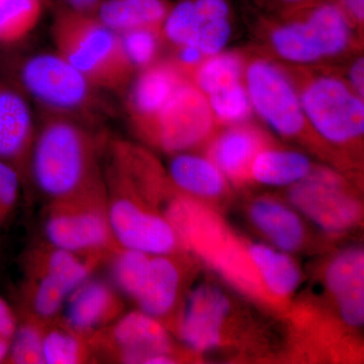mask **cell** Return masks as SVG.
I'll list each match as a JSON object with an SVG mask.
<instances>
[{
	"mask_svg": "<svg viewBox=\"0 0 364 364\" xmlns=\"http://www.w3.org/2000/svg\"><path fill=\"white\" fill-rule=\"evenodd\" d=\"M97 148L87 124L48 112L33 141L28 168L43 193L66 200L97 186Z\"/></svg>",
	"mask_w": 364,
	"mask_h": 364,
	"instance_id": "6da1fadb",
	"label": "cell"
},
{
	"mask_svg": "<svg viewBox=\"0 0 364 364\" xmlns=\"http://www.w3.org/2000/svg\"><path fill=\"white\" fill-rule=\"evenodd\" d=\"M51 38L57 54L100 90L124 91L135 67L124 51L121 35L97 16L56 7Z\"/></svg>",
	"mask_w": 364,
	"mask_h": 364,
	"instance_id": "7a4b0ae2",
	"label": "cell"
},
{
	"mask_svg": "<svg viewBox=\"0 0 364 364\" xmlns=\"http://www.w3.org/2000/svg\"><path fill=\"white\" fill-rule=\"evenodd\" d=\"M18 80L23 90L49 114L91 124L105 112L100 90L57 53H42L23 60Z\"/></svg>",
	"mask_w": 364,
	"mask_h": 364,
	"instance_id": "3957f363",
	"label": "cell"
},
{
	"mask_svg": "<svg viewBox=\"0 0 364 364\" xmlns=\"http://www.w3.org/2000/svg\"><path fill=\"white\" fill-rule=\"evenodd\" d=\"M306 122L321 138L347 145L363 138L364 102L348 83L332 75L318 76L299 93Z\"/></svg>",
	"mask_w": 364,
	"mask_h": 364,
	"instance_id": "277c9868",
	"label": "cell"
},
{
	"mask_svg": "<svg viewBox=\"0 0 364 364\" xmlns=\"http://www.w3.org/2000/svg\"><path fill=\"white\" fill-rule=\"evenodd\" d=\"M215 122L207 97L186 79L142 135L166 152L178 153L203 142Z\"/></svg>",
	"mask_w": 364,
	"mask_h": 364,
	"instance_id": "5b68a950",
	"label": "cell"
},
{
	"mask_svg": "<svg viewBox=\"0 0 364 364\" xmlns=\"http://www.w3.org/2000/svg\"><path fill=\"white\" fill-rule=\"evenodd\" d=\"M252 109L282 136L296 138L306 122L299 95L286 73L264 59L253 60L244 70Z\"/></svg>",
	"mask_w": 364,
	"mask_h": 364,
	"instance_id": "8992f818",
	"label": "cell"
},
{
	"mask_svg": "<svg viewBox=\"0 0 364 364\" xmlns=\"http://www.w3.org/2000/svg\"><path fill=\"white\" fill-rule=\"evenodd\" d=\"M289 200L323 231L344 233L360 220V203L336 173L318 169L291 186Z\"/></svg>",
	"mask_w": 364,
	"mask_h": 364,
	"instance_id": "52a82bcc",
	"label": "cell"
},
{
	"mask_svg": "<svg viewBox=\"0 0 364 364\" xmlns=\"http://www.w3.org/2000/svg\"><path fill=\"white\" fill-rule=\"evenodd\" d=\"M107 220L112 233L124 248L167 255L178 245V235L167 218L149 212L129 196H117L112 200Z\"/></svg>",
	"mask_w": 364,
	"mask_h": 364,
	"instance_id": "ba28073f",
	"label": "cell"
},
{
	"mask_svg": "<svg viewBox=\"0 0 364 364\" xmlns=\"http://www.w3.org/2000/svg\"><path fill=\"white\" fill-rule=\"evenodd\" d=\"M231 311V301L220 287L210 284L196 287L182 313V341L193 351L214 350L222 344L224 326Z\"/></svg>",
	"mask_w": 364,
	"mask_h": 364,
	"instance_id": "9c48e42d",
	"label": "cell"
},
{
	"mask_svg": "<svg viewBox=\"0 0 364 364\" xmlns=\"http://www.w3.org/2000/svg\"><path fill=\"white\" fill-rule=\"evenodd\" d=\"M184 80L178 64L153 63L142 69L131 85L127 100L132 124L141 135Z\"/></svg>",
	"mask_w": 364,
	"mask_h": 364,
	"instance_id": "30bf717a",
	"label": "cell"
},
{
	"mask_svg": "<svg viewBox=\"0 0 364 364\" xmlns=\"http://www.w3.org/2000/svg\"><path fill=\"white\" fill-rule=\"evenodd\" d=\"M111 233L107 215L93 208H60L46 224L53 245L73 253L102 247Z\"/></svg>",
	"mask_w": 364,
	"mask_h": 364,
	"instance_id": "8fae6325",
	"label": "cell"
},
{
	"mask_svg": "<svg viewBox=\"0 0 364 364\" xmlns=\"http://www.w3.org/2000/svg\"><path fill=\"white\" fill-rule=\"evenodd\" d=\"M325 284L345 324L361 327L364 322L363 248H347L337 254L326 268Z\"/></svg>",
	"mask_w": 364,
	"mask_h": 364,
	"instance_id": "7c38bea8",
	"label": "cell"
},
{
	"mask_svg": "<svg viewBox=\"0 0 364 364\" xmlns=\"http://www.w3.org/2000/svg\"><path fill=\"white\" fill-rule=\"evenodd\" d=\"M35 138V123L26 98L0 81V160L20 172L30 161Z\"/></svg>",
	"mask_w": 364,
	"mask_h": 364,
	"instance_id": "4fadbf2b",
	"label": "cell"
},
{
	"mask_svg": "<svg viewBox=\"0 0 364 364\" xmlns=\"http://www.w3.org/2000/svg\"><path fill=\"white\" fill-rule=\"evenodd\" d=\"M321 58L341 54L351 42V23L338 0H318L294 9Z\"/></svg>",
	"mask_w": 364,
	"mask_h": 364,
	"instance_id": "5bb4252c",
	"label": "cell"
},
{
	"mask_svg": "<svg viewBox=\"0 0 364 364\" xmlns=\"http://www.w3.org/2000/svg\"><path fill=\"white\" fill-rule=\"evenodd\" d=\"M114 341L121 348L123 360L128 363H147L151 358L170 355V340L157 318L133 312L114 326Z\"/></svg>",
	"mask_w": 364,
	"mask_h": 364,
	"instance_id": "9a60e30c",
	"label": "cell"
},
{
	"mask_svg": "<svg viewBox=\"0 0 364 364\" xmlns=\"http://www.w3.org/2000/svg\"><path fill=\"white\" fill-rule=\"evenodd\" d=\"M262 148L260 134L250 127L239 124L215 138L208 155L227 179L244 182L250 178L251 164Z\"/></svg>",
	"mask_w": 364,
	"mask_h": 364,
	"instance_id": "2e32d148",
	"label": "cell"
},
{
	"mask_svg": "<svg viewBox=\"0 0 364 364\" xmlns=\"http://www.w3.org/2000/svg\"><path fill=\"white\" fill-rule=\"evenodd\" d=\"M249 217L256 229L284 252H294L305 242L301 218L284 203L270 198L256 200L249 208Z\"/></svg>",
	"mask_w": 364,
	"mask_h": 364,
	"instance_id": "e0dca14e",
	"label": "cell"
},
{
	"mask_svg": "<svg viewBox=\"0 0 364 364\" xmlns=\"http://www.w3.org/2000/svg\"><path fill=\"white\" fill-rule=\"evenodd\" d=\"M245 250L261 287L268 294L287 299L296 291L301 270L287 252L261 243L246 244Z\"/></svg>",
	"mask_w": 364,
	"mask_h": 364,
	"instance_id": "ac0fdd59",
	"label": "cell"
},
{
	"mask_svg": "<svg viewBox=\"0 0 364 364\" xmlns=\"http://www.w3.org/2000/svg\"><path fill=\"white\" fill-rule=\"evenodd\" d=\"M170 7L166 0H102L95 16L117 33L141 28L162 33Z\"/></svg>",
	"mask_w": 364,
	"mask_h": 364,
	"instance_id": "d6986e66",
	"label": "cell"
},
{
	"mask_svg": "<svg viewBox=\"0 0 364 364\" xmlns=\"http://www.w3.org/2000/svg\"><path fill=\"white\" fill-rule=\"evenodd\" d=\"M169 176L182 191L203 198L223 196L227 178L210 158L179 154L169 164Z\"/></svg>",
	"mask_w": 364,
	"mask_h": 364,
	"instance_id": "ffe728a7",
	"label": "cell"
},
{
	"mask_svg": "<svg viewBox=\"0 0 364 364\" xmlns=\"http://www.w3.org/2000/svg\"><path fill=\"white\" fill-rule=\"evenodd\" d=\"M181 277L173 261L166 255L151 256L149 270L136 303L142 312L159 318L168 314L176 304Z\"/></svg>",
	"mask_w": 364,
	"mask_h": 364,
	"instance_id": "44dd1931",
	"label": "cell"
},
{
	"mask_svg": "<svg viewBox=\"0 0 364 364\" xmlns=\"http://www.w3.org/2000/svg\"><path fill=\"white\" fill-rule=\"evenodd\" d=\"M312 170V162L303 153L263 147L254 157L250 178L265 186H293Z\"/></svg>",
	"mask_w": 364,
	"mask_h": 364,
	"instance_id": "7402d4cb",
	"label": "cell"
},
{
	"mask_svg": "<svg viewBox=\"0 0 364 364\" xmlns=\"http://www.w3.org/2000/svg\"><path fill=\"white\" fill-rule=\"evenodd\" d=\"M71 294L66 309V321L75 330L92 329L105 320L114 308L111 289L97 280H86Z\"/></svg>",
	"mask_w": 364,
	"mask_h": 364,
	"instance_id": "603a6c76",
	"label": "cell"
},
{
	"mask_svg": "<svg viewBox=\"0 0 364 364\" xmlns=\"http://www.w3.org/2000/svg\"><path fill=\"white\" fill-rule=\"evenodd\" d=\"M243 60L236 53H219L200 61L193 68V82L205 97L215 91L241 82Z\"/></svg>",
	"mask_w": 364,
	"mask_h": 364,
	"instance_id": "cb8c5ba5",
	"label": "cell"
},
{
	"mask_svg": "<svg viewBox=\"0 0 364 364\" xmlns=\"http://www.w3.org/2000/svg\"><path fill=\"white\" fill-rule=\"evenodd\" d=\"M44 11V0H0V43L13 44L35 30Z\"/></svg>",
	"mask_w": 364,
	"mask_h": 364,
	"instance_id": "d4e9b609",
	"label": "cell"
},
{
	"mask_svg": "<svg viewBox=\"0 0 364 364\" xmlns=\"http://www.w3.org/2000/svg\"><path fill=\"white\" fill-rule=\"evenodd\" d=\"M193 0H181L170 7L162 26V33L177 47H196L200 26Z\"/></svg>",
	"mask_w": 364,
	"mask_h": 364,
	"instance_id": "484cf974",
	"label": "cell"
},
{
	"mask_svg": "<svg viewBox=\"0 0 364 364\" xmlns=\"http://www.w3.org/2000/svg\"><path fill=\"white\" fill-rule=\"evenodd\" d=\"M207 98L215 119L221 123L242 124L252 112L250 98L242 81L215 91Z\"/></svg>",
	"mask_w": 364,
	"mask_h": 364,
	"instance_id": "4316f807",
	"label": "cell"
},
{
	"mask_svg": "<svg viewBox=\"0 0 364 364\" xmlns=\"http://www.w3.org/2000/svg\"><path fill=\"white\" fill-rule=\"evenodd\" d=\"M151 256L127 248H124L117 256L114 264V277L117 286L127 296L136 299L140 293L149 270Z\"/></svg>",
	"mask_w": 364,
	"mask_h": 364,
	"instance_id": "83f0119b",
	"label": "cell"
},
{
	"mask_svg": "<svg viewBox=\"0 0 364 364\" xmlns=\"http://www.w3.org/2000/svg\"><path fill=\"white\" fill-rule=\"evenodd\" d=\"M47 274L71 294L87 280L88 268L73 252L56 248L48 260Z\"/></svg>",
	"mask_w": 364,
	"mask_h": 364,
	"instance_id": "f1b7e54d",
	"label": "cell"
},
{
	"mask_svg": "<svg viewBox=\"0 0 364 364\" xmlns=\"http://www.w3.org/2000/svg\"><path fill=\"white\" fill-rule=\"evenodd\" d=\"M6 360L16 364H41L43 359V336L32 325L16 327L9 344Z\"/></svg>",
	"mask_w": 364,
	"mask_h": 364,
	"instance_id": "f546056e",
	"label": "cell"
},
{
	"mask_svg": "<svg viewBox=\"0 0 364 364\" xmlns=\"http://www.w3.org/2000/svg\"><path fill=\"white\" fill-rule=\"evenodd\" d=\"M160 33H162L149 28L119 33L124 51L135 69H143L153 64L158 51V38Z\"/></svg>",
	"mask_w": 364,
	"mask_h": 364,
	"instance_id": "4dcf8cb0",
	"label": "cell"
},
{
	"mask_svg": "<svg viewBox=\"0 0 364 364\" xmlns=\"http://www.w3.org/2000/svg\"><path fill=\"white\" fill-rule=\"evenodd\" d=\"M80 344L63 331H52L43 337V359L47 364H73L80 360Z\"/></svg>",
	"mask_w": 364,
	"mask_h": 364,
	"instance_id": "1f68e13d",
	"label": "cell"
},
{
	"mask_svg": "<svg viewBox=\"0 0 364 364\" xmlns=\"http://www.w3.org/2000/svg\"><path fill=\"white\" fill-rule=\"evenodd\" d=\"M67 296H69V294L65 289L46 273L36 289L33 299L36 312L44 318L52 317L59 312Z\"/></svg>",
	"mask_w": 364,
	"mask_h": 364,
	"instance_id": "d6a6232c",
	"label": "cell"
},
{
	"mask_svg": "<svg viewBox=\"0 0 364 364\" xmlns=\"http://www.w3.org/2000/svg\"><path fill=\"white\" fill-rule=\"evenodd\" d=\"M232 26L230 18L208 21L200 26L196 47L203 56L219 54L231 37Z\"/></svg>",
	"mask_w": 364,
	"mask_h": 364,
	"instance_id": "836d02e7",
	"label": "cell"
},
{
	"mask_svg": "<svg viewBox=\"0 0 364 364\" xmlns=\"http://www.w3.org/2000/svg\"><path fill=\"white\" fill-rule=\"evenodd\" d=\"M20 184V172L13 165L0 160V222L16 205Z\"/></svg>",
	"mask_w": 364,
	"mask_h": 364,
	"instance_id": "e575fe53",
	"label": "cell"
},
{
	"mask_svg": "<svg viewBox=\"0 0 364 364\" xmlns=\"http://www.w3.org/2000/svg\"><path fill=\"white\" fill-rule=\"evenodd\" d=\"M193 4L202 23L231 16L229 0H193Z\"/></svg>",
	"mask_w": 364,
	"mask_h": 364,
	"instance_id": "d590c367",
	"label": "cell"
},
{
	"mask_svg": "<svg viewBox=\"0 0 364 364\" xmlns=\"http://www.w3.org/2000/svg\"><path fill=\"white\" fill-rule=\"evenodd\" d=\"M16 327L18 324L11 308L0 298V337L11 342Z\"/></svg>",
	"mask_w": 364,
	"mask_h": 364,
	"instance_id": "8d00e7d4",
	"label": "cell"
},
{
	"mask_svg": "<svg viewBox=\"0 0 364 364\" xmlns=\"http://www.w3.org/2000/svg\"><path fill=\"white\" fill-rule=\"evenodd\" d=\"M57 6L75 13L95 16L102 0H55Z\"/></svg>",
	"mask_w": 364,
	"mask_h": 364,
	"instance_id": "74e56055",
	"label": "cell"
},
{
	"mask_svg": "<svg viewBox=\"0 0 364 364\" xmlns=\"http://www.w3.org/2000/svg\"><path fill=\"white\" fill-rule=\"evenodd\" d=\"M349 85L359 97L364 95V60L363 57L356 60L349 70Z\"/></svg>",
	"mask_w": 364,
	"mask_h": 364,
	"instance_id": "f35d334b",
	"label": "cell"
},
{
	"mask_svg": "<svg viewBox=\"0 0 364 364\" xmlns=\"http://www.w3.org/2000/svg\"><path fill=\"white\" fill-rule=\"evenodd\" d=\"M350 23L363 25L364 18V0H338Z\"/></svg>",
	"mask_w": 364,
	"mask_h": 364,
	"instance_id": "ab89813d",
	"label": "cell"
},
{
	"mask_svg": "<svg viewBox=\"0 0 364 364\" xmlns=\"http://www.w3.org/2000/svg\"><path fill=\"white\" fill-rule=\"evenodd\" d=\"M267 2L277 6L284 7L287 11H291L318 1V0H267Z\"/></svg>",
	"mask_w": 364,
	"mask_h": 364,
	"instance_id": "60d3db41",
	"label": "cell"
},
{
	"mask_svg": "<svg viewBox=\"0 0 364 364\" xmlns=\"http://www.w3.org/2000/svg\"><path fill=\"white\" fill-rule=\"evenodd\" d=\"M9 344L11 342L0 337V363H4L9 356Z\"/></svg>",
	"mask_w": 364,
	"mask_h": 364,
	"instance_id": "b9f144b4",
	"label": "cell"
}]
</instances>
